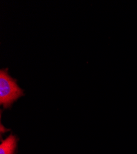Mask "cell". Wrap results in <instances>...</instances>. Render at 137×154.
<instances>
[{
    "instance_id": "6da1fadb",
    "label": "cell",
    "mask_w": 137,
    "mask_h": 154,
    "mask_svg": "<svg viewBox=\"0 0 137 154\" xmlns=\"http://www.w3.org/2000/svg\"><path fill=\"white\" fill-rule=\"evenodd\" d=\"M17 80L9 74L8 69L0 70V104L4 108H9L19 97L24 95L23 90L17 83Z\"/></svg>"
},
{
    "instance_id": "3957f363",
    "label": "cell",
    "mask_w": 137,
    "mask_h": 154,
    "mask_svg": "<svg viewBox=\"0 0 137 154\" xmlns=\"http://www.w3.org/2000/svg\"><path fill=\"white\" fill-rule=\"evenodd\" d=\"M8 130L6 129V128L4 127H3V126L2 125V124L1 123V133H5L6 131H7Z\"/></svg>"
},
{
    "instance_id": "7a4b0ae2",
    "label": "cell",
    "mask_w": 137,
    "mask_h": 154,
    "mask_svg": "<svg viewBox=\"0 0 137 154\" xmlns=\"http://www.w3.org/2000/svg\"><path fill=\"white\" fill-rule=\"evenodd\" d=\"M16 144V136L10 134L0 145V154H13Z\"/></svg>"
}]
</instances>
